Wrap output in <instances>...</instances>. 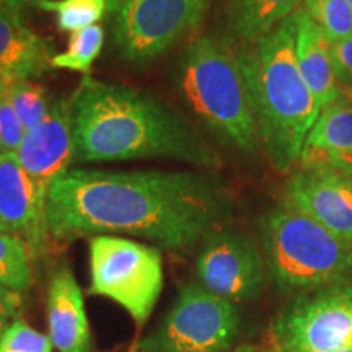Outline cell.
Returning <instances> with one entry per match:
<instances>
[{
    "instance_id": "cell-1",
    "label": "cell",
    "mask_w": 352,
    "mask_h": 352,
    "mask_svg": "<svg viewBox=\"0 0 352 352\" xmlns=\"http://www.w3.org/2000/svg\"><path fill=\"white\" fill-rule=\"evenodd\" d=\"M230 199L212 171L72 166L47 195L51 236L126 233L183 253L220 230Z\"/></svg>"
},
{
    "instance_id": "cell-2",
    "label": "cell",
    "mask_w": 352,
    "mask_h": 352,
    "mask_svg": "<svg viewBox=\"0 0 352 352\" xmlns=\"http://www.w3.org/2000/svg\"><path fill=\"white\" fill-rule=\"evenodd\" d=\"M74 165L170 158L217 168V151L184 114L157 96L83 76L70 96Z\"/></svg>"
},
{
    "instance_id": "cell-3",
    "label": "cell",
    "mask_w": 352,
    "mask_h": 352,
    "mask_svg": "<svg viewBox=\"0 0 352 352\" xmlns=\"http://www.w3.org/2000/svg\"><path fill=\"white\" fill-rule=\"evenodd\" d=\"M296 13L270 34L235 50L259 140L280 173L298 164L308 132L321 113L297 64Z\"/></svg>"
},
{
    "instance_id": "cell-4",
    "label": "cell",
    "mask_w": 352,
    "mask_h": 352,
    "mask_svg": "<svg viewBox=\"0 0 352 352\" xmlns=\"http://www.w3.org/2000/svg\"><path fill=\"white\" fill-rule=\"evenodd\" d=\"M176 88L195 116L219 140L240 152L261 145L245 78L235 50L201 34L189 41L176 63Z\"/></svg>"
},
{
    "instance_id": "cell-5",
    "label": "cell",
    "mask_w": 352,
    "mask_h": 352,
    "mask_svg": "<svg viewBox=\"0 0 352 352\" xmlns=\"http://www.w3.org/2000/svg\"><path fill=\"white\" fill-rule=\"evenodd\" d=\"M266 267L283 290H308L340 280L352 270V248L292 206L261 222Z\"/></svg>"
},
{
    "instance_id": "cell-6",
    "label": "cell",
    "mask_w": 352,
    "mask_h": 352,
    "mask_svg": "<svg viewBox=\"0 0 352 352\" xmlns=\"http://www.w3.org/2000/svg\"><path fill=\"white\" fill-rule=\"evenodd\" d=\"M90 294L108 297L142 327L164 289L160 248L116 235L90 240Z\"/></svg>"
},
{
    "instance_id": "cell-7",
    "label": "cell",
    "mask_w": 352,
    "mask_h": 352,
    "mask_svg": "<svg viewBox=\"0 0 352 352\" xmlns=\"http://www.w3.org/2000/svg\"><path fill=\"white\" fill-rule=\"evenodd\" d=\"M235 303L188 284L165 318L131 352H227L239 331Z\"/></svg>"
},
{
    "instance_id": "cell-8",
    "label": "cell",
    "mask_w": 352,
    "mask_h": 352,
    "mask_svg": "<svg viewBox=\"0 0 352 352\" xmlns=\"http://www.w3.org/2000/svg\"><path fill=\"white\" fill-rule=\"evenodd\" d=\"M206 10L208 0H114V47L126 63H151L195 32Z\"/></svg>"
},
{
    "instance_id": "cell-9",
    "label": "cell",
    "mask_w": 352,
    "mask_h": 352,
    "mask_svg": "<svg viewBox=\"0 0 352 352\" xmlns=\"http://www.w3.org/2000/svg\"><path fill=\"white\" fill-rule=\"evenodd\" d=\"M279 352H341L352 346V287L294 303L274 324Z\"/></svg>"
},
{
    "instance_id": "cell-10",
    "label": "cell",
    "mask_w": 352,
    "mask_h": 352,
    "mask_svg": "<svg viewBox=\"0 0 352 352\" xmlns=\"http://www.w3.org/2000/svg\"><path fill=\"white\" fill-rule=\"evenodd\" d=\"M202 287L226 300L256 298L266 280V261L254 241L243 233L217 230L202 245L196 261Z\"/></svg>"
},
{
    "instance_id": "cell-11",
    "label": "cell",
    "mask_w": 352,
    "mask_h": 352,
    "mask_svg": "<svg viewBox=\"0 0 352 352\" xmlns=\"http://www.w3.org/2000/svg\"><path fill=\"white\" fill-rule=\"evenodd\" d=\"M38 192L47 201L50 189L72 168L76 158L70 98H56L46 120L26 131L16 152Z\"/></svg>"
},
{
    "instance_id": "cell-12",
    "label": "cell",
    "mask_w": 352,
    "mask_h": 352,
    "mask_svg": "<svg viewBox=\"0 0 352 352\" xmlns=\"http://www.w3.org/2000/svg\"><path fill=\"white\" fill-rule=\"evenodd\" d=\"M0 232L23 239L33 258L46 250L51 236L47 201L38 192L16 153H0Z\"/></svg>"
},
{
    "instance_id": "cell-13",
    "label": "cell",
    "mask_w": 352,
    "mask_h": 352,
    "mask_svg": "<svg viewBox=\"0 0 352 352\" xmlns=\"http://www.w3.org/2000/svg\"><path fill=\"white\" fill-rule=\"evenodd\" d=\"M285 191L294 209L352 245L351 178L328 171L303 170L289 179Z\"/></svg>"
},
{
    "instance_id": "cell-14",
    "label": "cell",
    "mask_w": 352,
    "mask_h": 352,
    "mask_svg": "<svg viewBox=\"0 0 352 352\" xmlns=\"http://www.w3.org/2000/svg\"><path fill=\"white\" fill-rule=\"evenodd\" d=\"M51 39L33 32L23 13L0 3V80H36L52 69Z\"/></svg>"
},
{
    "instance_id": "cell-15",
    "label": "cell",
    "mask_w": 352,
    "mask_h": 352,
    "mask_svg": "<svg viewBox=\"0 0 352 352\" xmlns=\"http://www.w3.org/2000/svg\"><path fill=\"white\" fill-rule=\"evenodd\" d=\"M307 171H328L352 178V107L334 101L320 113L300 153Z\"/></svg>"
},
{
    "instance_id": "cell-16",
    "label": "cell",
    "mask_w": 352,
    "mask_h": 352,
    "mask_svg": "<svg viewBox=\"0 0 352 352\" xmlns=\"http://www.w3.org/2000/svg\"><path fill=\"white\" fill-rule=\"evenodd\" d=\"M47 327L57 352H91V333L80 285L67 266L51 276L47 289Z\"/></svg>"
},
{
    "instance_id": "cell-17",
    "label": "cell",
    "mask_w": 352,
    "mask_h": 352,
    "mask_svg": "<svg viewBox=\"0 0 352 352\" xmlns=\"http://www.w3.org/2000/svg\"><path fill=\"white\" fill-rule=\"evenodd\" d=\"M296 56L300 74L314 94L321 111L338 101V78L331 59V39L308 15L305 8L297 10Z\"/></svg>"
},
{
    "instance_id": "cell-18",
    "label": "cell",
    "mask_w": 352,
    "mask_h": 352,
    "mask_svg": "<svg viewBox=\"0 0 352 352\" xmlns=\"http://www.w3.org/2000/svg\"><path fill=\"white\" fill-rule=\"evenodd\" d=\"M226 28L240 44L258 41L300 8L302 0H217Z\"/></svg>"
},
{
    "instance_id": "cell-19",
    "label": "cell",
    "mask_w": 352,
    "mask_h": 352,
    "mask_svg": "<svg viewBox=\"0 0 352 352\" xmlns=\"http://www.w3.org/2000/svg\"><path fill=\"white\" fill-rule=\"evenodd\" d=\"M32 252L20 236L0 232V285L12 292H23L33 280Z\"/></svg>"
},
{
    "instance_id": "cell-20",
    "label": "cell",
    "mask_w": 352,
    "mask_h": 352,
    "mask_svg": "<svg viewBox=\"0 0 352 352\" xmlns=\"http://www.w3.org/2000/svg\"><path fill=\"white\" fill-rule=\"evenodd\" d=\"M34 7L54 13L57 28L72 34L98 25L108 12V0H36Z\"/></svg>"
},
{
    "instance_id": "cell-21",
    "label": "cell",
    "mask_w": 352,
    "mask_h": 352,
    "mask_svg": "<svg viewBox=\"0 0 352 352\" xmlns=\"http://www.w3.org/2000/svg\"><path fill=\"white\" fill-rule=\"evenodd\" d=\"M104 43V30L101 25L88 26L85 30L72 33L69 36L67 50L56 52L52 57V69H65L80 72L82 76H91V65L100 56Z\"/></svg>"
},
{
    "instance_id": "cell-22",
    "label": "cell",
    "mask_w": 352,
    "mask_h": 352,
    "mask_svg": "<svg viewBox=\"0 0 352 352\" xmlns=\"http://www.w3.org/2000/svg\"><path fill=\"white\" fill-rule=\"evenodd\" d=\"M8 95L26 131L46 120L54 101L50 100L46 88L36 80L8 82Z\"/></svg>"
},
{
    "instance_id": "cell-23",
    "label": "cell",
    "mask_w": 352,
    "mask_h": 352,
    "mask_svg": "<svg viewBox=\"0 0 352 352\" xmlns=\"http://www.w3.org/2000/svg\"><path fill=\"white\" fill-rule=\"evenodd\" d=\"M308 15L333 41L352 36V8L347 0H303Z\"/></svg>"
},
{
    "instance_id": "cell-24",
    "label": "cell",
    "mask_w": 352,
    "mask_h": 352,
    "mask_svg": "<svg viewBox=\"0 0 352 352\" xmlns=\"http://www.w3.org/2000/svg\"><path fill=\"white\" fill-rule=\"evenodd\" d=\"M51 338L30 327L23 318H16L0 336V352H52Z\"/></svg>"
},
{
    "instance_id": "cell-25",
    "label": "cell",
    "mask_w": 352,
    "mask_h": 352,
    "mask_svg": "<svg viewBox=\"0 0 352 352\" xmlns=\"http://www.w3.org/2000/svg\"><path fill=\"white\" fill-rule=\"evenodd\" d=\"M26 129L13 108L8 95V82L0 80V153H16Z\"/></svg>"
},
{
    "instance_id": "cell-26",
    "label": "cell",
    "mask_w": 352,
    "mask_h": 352,
    "mask_svg": "<svg viewBox=\"0 0 352 352\" xmlns=\"http://www.w3.org/2000/svg\"><path fill=\"white\" fill-rule=\"evenodd\" d=\"M331 59L338 82L352 77V36L331 43Z\"/></svg>"
},
{
    "instance_id": "cell-27",
    "label": "cell",
    "mask_w": 352,
    "mask_h": 352,
    "mask_svg": "<svg viewBox=\"0 0 352 352\" xmlns=\"http://www.w3.org/2000/svg\"><path fill=\"white\" fill-rule=\"evenodd\" d=\"M21 298L19 292H12L0 285V336L20 315Z\"/></svg>"
},
{
    "instance_id": "cell-28",
    "label": "cell",
    "mask_w": 352,
    "mask_h": 352,
    "mask_svg": "<svg viewBox=\"0 0 352 352\" xmlns=\"http://www.w3.org/2000/svg\"><path fill=\"white\" fill-rule=\"evenodd\" d=\"M338 101H342V103L352 107V77L338 82Z\"/></svg>"
},
{
    "instance_id": "cell-29",
    "label": "cell",
    "mask_w": 352,
    "mask_h": 352,
    "mask_svg": "<svg viewBox=\"0 0 352 352\" xmlns=\"http://www.w3.org/2000/svg\"><path fill=\"white\" fill-rule=\"evenodd\" d=\"M0 3L6 7L13 8V10L23 13L28 7H34L36 0H0Z\"/></svg>"
},
{
    "instance_id": "cell-30",
    "label": "cell",
    "mask_w": 352,
    "mask_h": 352,
    "mask_svg": "<svg viewBox=\"0 0 352 352\" xmlns=\"http://www.w3.org/2000/svg\"><path fill=\"white\" fill-rule=\"evenodd\" d=\"M341 352H352V346H349V347H346L344 351H341Z\"/></svg>"
},
{
    "instance_id": "cell-31",
    "label": "cell",
    "mask_w": 352,
    "mask_h": 352,
    "mask_svg": "<svg viewBox=\"0 0 352 352\" xmlns=\"http://www.w3.org/2000/svg\"><path fill=\"white\" fill-rule=\"evenodd\" d=\"M236 352H253V351H250V349H239Z\"/></svg>"
},
{
    "instance_id": "cell-32",
    "label": "cell",
    "mask_w": 352,
    "mask_h": 352,
    "mask_svg": "<svg viewBox=\"0 0 352 352\" xmlns=\"http://www.w3.org/2000/svg\"><path fill=\"white\" fill-rule=\"evenodd\" d=\"M347 3H349V6H351V8H352V0H347Z\"/></svg>"
},
{
    "instance_id": "cell-33",
    "label": "cell",
    "mask_w": 352,
    "mask_h": 352,
    "mask_svg": "<svg viewBox=\"0 0 352 352\" xmlns=\"http://www.w3.org/2000/svg\"><path fill=\"white\" fill-rule=\"evenodd\" d=\"M114 2V0H108V6H109V3H113Z\"/></svg>"
},
{
    "instance_id": "cell-34",
    "label": "cell",
    "mask_w": 352,
    "mask_h": 352,
    "mask_svg": "<svg viewBox=\"0 0 352 352\" xmlns=\"http://www.w3.org/2000/svg\"><path fill=\"white\" fill-rule=\"evenodd\" d=\"M351 179H352V178H351Z\"/></svg>"
}]
</instances>
